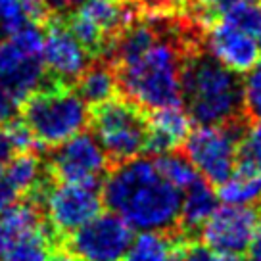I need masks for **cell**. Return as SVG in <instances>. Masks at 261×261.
<instances>
[{
    "mask_svg": "<svg viewBox=\"0 0 261 261\" xmlns=\"http://www.w3.org/2000/svg\"><path fill=\"white\" fill-rule=\"evenodd\" d=\"M102 204L130 228L173 232L179 227L182 194L163 179L154 160L133 158L110 167L102 180Z\"/></svg>",
    "mask_w": 261,
    "mask_h": 261,
    "instance_id": "cell-1",
    "label": "cell"
},
{
    "mask_svg": "<svg viewBox=\"0 0 261 261\" xmlns=\"http://www.w3.org/2000/svg\"><path fill=\"white\" fill-rule=\"evenodd\" d=\"M182 104L200 125H225L244 115V83L205 48L192 52L182 67Z\"/></svg>",
    "mask_w": 261,
    "mask_h": 261,
    "instance_id": "cell-2",
    "label": "cell"
},
{
    "mask_svg": "<svg viewBox=\"0 0 261 261\" xmlns=\"http://www.w3.org/2000/svg\"><path fill=\"white\" fill-rule=\"evenodd\" d=\"M19 114L44 152L85 130L90 121L89 106L73 87L54 77L25 98Z\"/></svg>",
    "mask_w": 261,
    "mask_h": 261,
    "instance_id": "cell-3",
    "label": "cell"
},
{
    "mask_svg": "<svg viewBox=\"0 0 261 261\" xmlns=\"http://www.w3.org/2000/svg\"><path fill=\"white\" fill-rule=\"evenodd\" d=\"M89 125L110 165L129 162L144 154L150 129L148 112L125 96L117 94L90 108Z\"/></svg>",
    "mask_w": 261,
    "mask_h": 261,
    "instance_id": "cell-4",
    "label": "cell"
},
{
    "mask_svg": "<svg viewBox=\"0 0 261 261\" xmlns=\"http://www.w3.org/2000/svg\"><path fill=\"white\" fill-rule=\"evenodd\" d=\"M240 135V121L225 125H200L196 129H190L182 142V152L207 182L219 187L237 169Z\"/></svg>",
    "mask_w": 261,
    "mask_h": 261,
    "instance_id": "cell-5",
    "label": "cell"
},
{
    "mask_svg": "<svg viewBox=\"0 0 261 261\" xmlns=\"http://www.w3.org/2000/svg\"><path fill=\"white\" fill-rule=\"evenodd\" d=\"M46 152L48 155H44V162L50 175L62 182H83L100 188L112 167L96 137L87 130L77 133Z\"/></svg>",
    "mask_w": 261,
    "mask_h": 261,
    "instance_id": "cell-6",
    "label": "cell"
},
{
    "mask_svg": "<svg viewBox=\"0 0 261 261\" xmlns=\"http://www.w3.org/2000/svg\"><path fill=\"white\" fill-rule=\"evenodd\" d=\"M102 210L96 187L83 182L54 180L44 196L42 212L56 237L71 234L85 223L94 219Z\"/></svg>",
    "mask_w": 261,
    "mask_h": 261,
    "instance_id": "cell-7",
    "label": "cell"
},
{
    "mask_svg": "<svg viewBox=\"0 0 261 261\" xmlns=\"http://www.w3.org/2000/svg\"><path fill=\"white\" fill-rule=\"evenodd\" d=\"M133 228L117 213H98L94 219L73 230L67 238V250L83 261H121L127 253Z\"/></svg>",
    "mask_w": 261,
    "mask_h": 261,
    "instance_id": "cell-8",
    "label": "cell"
},
{
    "mask_svg": "<svg viewBox=\"0 0 261 261\" xmlns=\"http://www.w3.org/2000/svg\"><path fill=\"white\" fill-rule=\"evenodd\" d=\"M259 232L261 213L253 205L225 204L217 207L202 227V237L207 248L234 257L248 252Z\"/></svg>",
    "mask_w": 261,
    "mask_h": 261,
    "instance_id": "cell-9",
    "label": "cell"
},
{
    "mask_svg": "<svg viewBox=\"0 0 261 261\" xmlns=\"http://www.w3.org/2000/svg\"><path fill=\"white\" fill-rule=\"evenodd\" d=\"M204 48L221 65L237 75H248L261 64V52L255 37L225 19H217L205 29Z\"/></svg>",
    "mask_w": 261,
    "mask_h": 261,
    "instance_id": "cell-10",
    "label": "cell"
},
{
    "mask_svg": "<svg viewBox=\"0 0 261 261\" xmlns=\"http://www.w3.org/2000/svg\"><path fill=\"white\" fill-rule=\"evenodd\" d=\"M44 31V48H42V62L44 67L54 79L71 85L83 73V69L92 62L75 37L67 31L64 19L50 16L48 21L42 25Z\"/></svg>",
    "mask_w": 261,
    "mask_h": 261,
    "instance_id": "cell-11",
    "label": "cell"
},
{
    "mask_svg": "<svg viewBox=\"0 0 261 261\" xmlns=\"http://www.w3.org/2000/svg\"><path fill=\"white\" fill-rule=\"evenodd\" d=\"M148 129L144 154H165L180 148L192 129V119L180 106L158 108L148 114Z\"/></svg>",
    "mask_w": 261,
    "mask_h": 261,
    "instance_id": "cell-12",
    "label": "cell"
},
{
    "mask_svg": "<svg viewBox=\"0 0 261 261\" xmlns=\"http://www.w3.org/2000/svg\"><path fill=\"white\" fill-rule=\"evenodd\" d=\"M215 210H217V194L213 190V185L207 182L204 177H196L185 188V198L180 204L179 227H177L179 234L188 238V234L200 230Z\"/></svg>",
    "mask_w": 261,
    "mask_h": 261,
    "instance_id": "cell-13",
    "label": "cell"
},
{
    "mask_svg": "<svg viewBox=\"0 0 261 261\" xmlns=\"http://www.w3.org/2000/svg\"><path fill=\"white\" fill-rule=\"evenodd\" d=\"M48 177V167L41 152H19L12 155L4 163L2 179L16 192V196H29L41 187V182Z\"/></svg>",
    "mask_w": 261,
    "mask_h": 261,
    "instance_id": "cell-14",
    "label": "cell"
},
{
    "mask_svg": "<svg viewBox=\"0 0 261 261\" xmlns=\"http://www.w3.org/2000/svg\"><path fill=\"white\" fill-rule=\"evenodd\" d=\"M75 92L87 106L94 108L119 94L114 67L106 60H92L73 83Z\"/></svg>",
    "mask_w": 261,
    "mask_h": 261,
    "instance_id": "cell-15",
    "label": "cell"
},
{
    "mask_svg": "<svg viewBox=\"0 0 261 261\" xmlns=\"http://www.w3.org/2000/svg\"><path fill=\"white\" fill-rule=\"evenodd\" d=\"M188 240L182 234H169L162 230H140L139 237H133L125 261H173L182 242Z\"/></svg>",
    "mask_w": 261,
    "mask_h": 261,
    "instance_id": "cell-16",
    "label": "cell"
},
{
    "mask_svg": "<svg viewBox=\"0 0 261 261\" xmlns=\"http://www.w3.org/2000/svg\"><path fill=\"white\" fill-rule=\"evenodd\" d=\"M219 198L225 204L255 205L261 202V173L234 169L225 182L219 185Z\"/></svg>",
    "mask_w": 261,
    "mask_h": 261,
    "instance_id": "cell-17",
    "label": "cell"
},
{
    "mask_svg": "<svg viewBox=\"0 0 261 261\" xmlns=\"http://www.w3.org/2000/svg\"><path fill=\"white\" fill-rule=\"evenodd\" d=\"M50 240H54V234L48 230L16 238L4 248L2 261H48Z\"/></svg>",
    "mask_w": 261,
    "mask_h": 261,
    "instance_id": "cell-18",
    "label": "cell"
},
{
    "mask_svg": "<svg viewBox=\"0 0 261 261\" xmlns=\"http://www.w3.org/2000/svg\"><path fill=\"white\" fill-rule=\"evenodd\" d=\"M154 163L155 167H158V171L162 173L163 179L169 180L173 187H177L179 190H185L198 177L196 167L192 165V162L188 160L187 154L180 148H175L171 152L160 154L154 160Z\"/></svg>",
    "mask_w": 261,
    "mask_h": 261,
    "instance_id": "cell-19",
    "label": "cell"
},
{
    "mask_svg": "<svg viewBox=\"0 0 261 261\" xmlns=\"http://www.w3.org/2000/svg\"><path fill=\"white\" fill-rule=\"evenodd\" d=\"M237 169L261 173V119L242 129L237 152Z\"/></svg>",
    "mask_w": 261,
    "mask_h": 261,
    "instance_id": "cell-20",
    "label": "cell"
},
{
    "mask_svg": "<svg viewBox=\"0 0 261 261\" xmlns=\"http://www.w3.org/2000/svg\"><path fill=\"white\" fill-rule=\"evenodd\" d=\"M42 25L33 23V21H25L19 25L16 31L8 35V39L17 48L23 52L25 56H37L42 58V48H44V33L41 29Z\"/></svg>",
    "mask_w": 261,
    "mask_h": 261,
    "instance_id": "cell-21",
    "label": "cell"
},
{
    "mask_svg": "<svg viewBox=\"0 0 261 261\" xmlns=\"http://www.w3.org/2000/svg\"><path fill=\"white\" fill-rule=\"evenodd\" d=\"M221 19H225V21H228V23L237 25V27H240L242 31L252 33L253 37H255V33L259 31V27H261V6L259 4H255L253 0H250V2H242V4L234 6L232 10H228Z\"/></svg>",
    "mask_w": 261,
    "mask_h": 261,
    "instance_id": "cell-22",
    "label": "cell"
},
{
    "mask_svg": "<svg viewBox=\"0 0 261 261\" xmlns=\"http://www.w3.org/2000/svg\"><path fill=\"white\" fill-rule=\"evenodd\" d=\"M242 2H250V0H194L188 8L205 27H210L213 21L225 16L228 10H232Z\"/></svg>",
    "mask_w": 261,
    "mask_h": 261,
    "instance_id": "cell-23",
    "label": "cell"
},
{
    "mask_svg": "<svg viewBox=\"0 0 261 261\" xmlns=\"http://www.w3.org/2000/svg\"><path fill=\"white\" fill-rule=\"evenodd\" d=\"M244 114L261 119V64L253 67L244 81Z\"/></svg>",
    "mask_w": 261,
    "mask_h": 261,
    "instance_id": "cell-24",
    "label": "cell"
},
{
    "mask_svg": "<svg viewBox=\"0 0 261 261\" xmlns=\"http://www.w3.org/2000/svg\"><path fill=\"white\" fill-rule=\"evenodd\" d=\"M25 21L29 19L25 17L19 0H0V39L12 35Z\"/></svg>",
    "mask_w": 261,
    "mask_h": 261,
    "instance_id": "cell-25",
    "label": "cell"
},
{
    "mask_svg": "<svg viewBox=\"0 0 261 261\" xmlns=\"http://www.w3.org/2000/svg\"><path fill=\"white\" fill-rule=\"evenodd\" d=\"M234 255H223V253L213 252L212 248L205 244H190L185 242L182 248L179 250L177 261H234Z\"/></svg>",
    "mask_w": 261,
    "mask_h": 261,
    "instance_id": "cell-26",
    "label": "cell"
},
{
    "mask_svg": "<svg viewBox=\"0 0 261 261\" xmlns=\"http://www.w3.org/2000/svg\"><path fill=\"white\" fill-rule=\"evenodd\" d=\"M144 14H177L187 10L194 0H139Z\"/></svg>",
    "mask_w": 261,
    "mask_h": 261,
    "instance_id": "cell-27",
    "label": "cell"
},
{
    "mask_svg": "<svg viewBox=\"0 0 261 261\" xmlns=\"http://www.w3.org/2000/svg\"><path fill=\"white\" fill-rule=\"evenodd\" d=\"M19 108H21V102L4 85H0V125L16 119Z\"/></svg>",
    "mask_w": 261,
    "mask_h": 261,
    "instance_id": "cell-28",
    "label": "cell"
},
{
    "mask_svg": "<svg viewBox=\"0 0 261 261\" xmlns=\"http://www.w3.org/2000/svg\"><path fill=\"white\" fill-rule=\"evenodd\" d=\"M85 0H44L46 8H48L50 16L64 17L67 14H71L73 10H77Z\"/></svg>",
    "mask_w": 261,
    "mask_h": 261,
    "instance_id": "cell-29",
    "label": "cell"
},
{
    "mask_svg": "<svg viewBox=\"0 0 261 261\" xmlns=\"http://www.w3.org/2000/svg\"><path fill=\"white\" fill-rule=\"evenodd\" d=\"M14 152L16 150H14V144L10 140L8 133H6L4 127H0V167H4V163L14 155Z\"/></svg>",
    "mask_w": 261,
    "mask_h": 261,
    "instance_id": "cell-30",
    "label": "cell"
},
{
    "mask_svg": "<svg viewBox=\"0 0 261 261\" xmlns=\"http://www.w3.org/2000/svg\"><path fill=\"white\" fill-rule=\"evenodd\" d=\"M16 202V192L8 187V182L2 179V175H0V213L4 212L10 204H14Z\"/></svg>",
    "mask_w": 261,
    "mask_h": 261,
    "instance_id": "cell-31",
    "label": "cell"
},
{
    "mask_svg": "<svg viewBox=\"0 0 261 261\" xmlns=\"http://www.w3.org/2000/svg\"><path fill=\"white\" fill-rule=\"evenodd\" d=\"M48 261H83L79 255H75L67 248H56L52 253H48Z\"/></svg>",
    "mask_w": 261,
    "mask_h": 261,
    "instance_id": "cell-32",
    "label": "cell"
},
{
    "mask_svg": "<svg viewBox=\"0 0 261 261\" xmlns=\"http://www.w3.org/2000/svg\"><path fill=\"white\" fill-rule=\"evenodd\" d=\"M252 259L253 261H261V232L255 237V240H253V244H252Z\"/></svg>",
    "mask_w": 261,
    "mask_h": 261,
    "instance_id": "cell-33",
    "label": "cell"
},
{
    "mask_svg": "<svg viewBox=\"0 0 261 261\" xmlns=\"http://www.w3.org/2000/svg\"><path fill=\"white\" fill-rule=\"evenodd\" d=\"M10 244L8 237H6V232H4V228H2V225H0V253L4 252V248Z\"/></svg>",
    "mask_w": 261,
    "mask_h": 261,
    "instance_id": "cell-34",
    "label": "cell"
},
{
    "mask_svg": "<svg viewBox=\"0 0 261 261\" xmlns=\"http://www.w3.org/2000/svg\"><path fill=\"white\" fill-rule=\"evenodd\" d=\"M255 41H257V46H259V52H261V27H259V31L255 33Z\"/></svg>",
    "mask_w": 261,
    "mask_h": 261,
    "instance_id": "cell-35",
    "label": "cell"
},
{
    "mask_svg": "<svg viewBox=\"0 0 261 261\" xmlns=\"http://www.w3.org/2000/svg\"><path fill=\"white\" fill-rule=\"evenodd\" d=\"M114 2H133V0H114Z\"/></svg>",
    "mask_w": 261,
    "mask_h": 261,
    "instance_id": "cell-36",
    "label": "cell"
},
{
    "mask_svg": "<svg viewBox=\"0 0 261 261\" xmlns=\"http://www.w3.org/2000/svg\"><path fill=\"white\" fill-rule=\"evenodd\" d=\"M234 261H244V259H238V257H237V259H234ZM250 261H253V259H250Z\"/></svg>",
    "mask_w": 261,
    "mask_h": 261,
    "instance_id": "cell-37",
    "label": "cell"
}]
</instances>
